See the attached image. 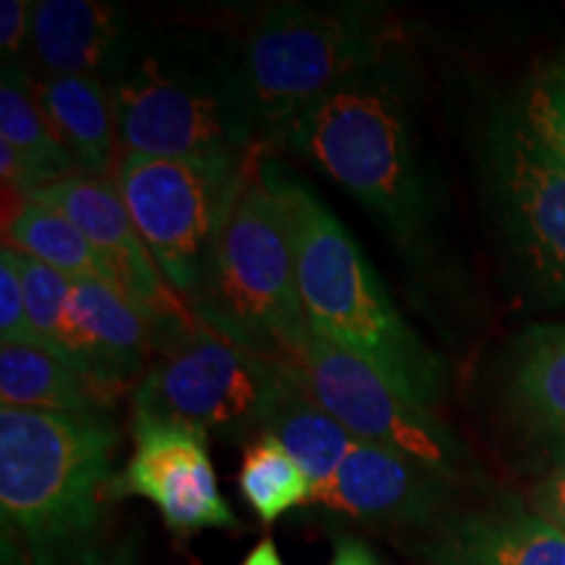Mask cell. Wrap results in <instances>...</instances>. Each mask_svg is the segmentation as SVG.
I'll use <instances>...</instances> for the list:
<instances>
[{
  "instance_id": "19",
  "label": "cell",
  "mask_w": 565,
  "mask_h": 565,
  "mask_svg": "<svg viewBox=\"0 0 565 565\" xmlns=\"http://www.w3.org/2000/svg\"><path fill=\"white\" fill-rule=\"evenodd\" d=\"M437 565H565V532L540 513L469 519L433 550Z\"/></svg>"
},
{
  "instance_id": "8",
  "label": "cell",
  "mask_w": 565,
  "mask_h": 565,
  "mask_svg": "<svg viewBox=\"0 0 565 565\" xmlns=\"http://www.w3.org/2000/svg\"><path fill=\"white\" fill-rule=\"evenodd\" d=\"M244 168L246 162L152 154H124L118 162L113 183L162 278L183 301L200 286L212 242L244 181Z\"/></svg>"
},
{
  "instance_id": "28",
  "label": "cell",
  "mask_w": 565,
  "mask_h": 565,
  "mask_svg": "<svg viewBox=\"0 0 565 565\" xmlns=\"http://www.w3.org/2000/svg\"><path fill=\"white\" fill-rule=\"evenodd\" d=\"M534 513L545 515L565 532V463L555 466L534 490Z\"/></svg>"
},
{
  "instance_id": "29",
  "label": "cell",
  "mask_w": 565,
  "mask_h": 565,
  "mask_svg": "<svg viewBox=\"0 0 565 565\" xmlns=\"http://www.w3.org/2000/svg\"><path fill=\"white\" fill-rule=\"evenodd\" d=\"M330 565H377V557H374V553L364 542L345 540L343 536V540H338L333 563Z\"/></svg>"
},
{
  "instance_id": "23",
  "label": "cell",
  "mask_w": 565,
  "mask_h": 565,
  "mask_svg": "<svg viewBox=\"0 0 565 565\" xmlns=\"http://www.w3.org/2000/svg\"><path fill=\"white\" fill-rule=\"evenodd\" d=\"M238 487L252 511L273 524L296 505H307L312 482L273 435H257L246 445Z\"/></svg>"
},
{
  "instance_id": "10",
  "label": "cell",
  "mask_w": 565,
  "mask_h": 565,
  "mask_svg": "<svg viewBox=\"0 0 565 565\" xmlns=\"http://www.w3.org/2000/svg\"><path fill=\"white\" fill-rule=\"evenodd\" d=\"M291 366L317 404L356 440L412 458L440 477L450 475L458 448L445 424L351 351L312 333Z\"/></svg>"
},
{
  "instance_id": "3",
  "label": "cell",
  "mask_w": 565,
  "mask_h": 565,
  "mask_svg": "<svg viewBox=\"0 0 565 565\" xmlns=\"http://www.w3.org/2000/svg\"><path fill=\"white\" fill-rule=\"evenodd\" d=\"M282 145L377 215L408 252L424 242L433 196L416 141L412 71L398 47L315 103Z\"/></svg>"
},
{
  "instance_id": "25",
  "label": "cell",
  "mask_w": 565,
  "mask_h": 565,
  "mask_svg": "<svg viewBox=\"0 0 565 565\" xmlns=\"http://www.w3.org/2000/svg\"><path fill=\"white\" fill-rule=\"evenodd\" d=\"M521 113L550 150L565 162V47L536 71Z\"/></svg>"
},
{
  "instance_id": "11",
  "label": "cell",
  "mask_w": 565,
  "mask_h": 565,
  "mask_svg": "<svg viewBox=\"0 0 565 565\" xmlns=\"http://www.w3.org/2000/svg\"><path fill=\"white\" fill-rule=\"evenodd\" d=\"M145 498L179 534L238 529L217 487L207 435L181 422L134 414V454L110 479L108 500Z\"/></svg>"
},
{
  "instance_id": "20",
  "label": "cell",
  "mask_w": 565,
  "mask_h": 565,
  "mask_svg": "<svg viewBox=\"0 0 565 565\" xmlns=\"http://www.w3.org/2000/svg\"><path fill=\"white\" fill-rule=\"evenodd\" d=\"M113 395L53 353L30 345L0 349V404L45 414H110Z\"/></svg>"
},
{
  "instance_id": "18",
  "label": "cell",
  "mask_w": 565,
  "mask_h": 565,
  "mask_svg": "<svg viewBox=\"0 0 565 565\" xmlns=\"http://www.w3.org/2000/svg\"><path fill=\"white\" fill-rule=\"evenodd\" d=\"M38 95L79 175L116 179L121 145L105 82L97 76H42Z\"/></svg>"
},
{
  "instance_id": "12",
  "label": "cell",
  "mask_w": 565,
  "mask_h": 565,
  "mask_svg": "<svg viewBox=\"0 0 565 565\" xmlns=\"http://www.w3.org/2000/svg\"><path fill=\"white\" fill-rule=\"evenodd\" d=\"M30 200L58 210L87 236L110 270L118 291L154 324L158 343L196 322L192 307L179 299V294L162 278L160 267L154 265L116 183L76 173L32 194Z\"/></svg>"
},
{
  "instance_id": "26",
  "label": "cell",
  "mask_w": 565,
  "mask_h": 565,
  "mask_svg": "<svg viewBox=\"0 0 565 565\" xmlns=\"http://www.w3.org/2000/svg\"><path fill=\"white\" fill-rule=\"evenodd\" d=\"M0 341L3 345L40 349V338L30 322V312H26L24 288H21L19 265L11 246H3L0 252Z\"/></svg>"
},
{
  "instance_id": "24",
  "label": "cell",
  "mask_w": 565,
  "mask_h": 565,
  "mask_svg": "<svg viewBox=\"0 0 565 565\" xmlns=\"http://www.w3.org/2000/svg\"><path fill=\"white\" fill-rule=\"evenodd\" d=\"M13 257H17L26 312H30V322L40 338V349L53 353L55 359H61L58 333L63 309H66L68 301L71 280L63 278L61 273H55L53 267L42 265L38 259L26 257V254L17 249H13Z\"/></svg>"
},
{
  "instance_id": "16",
  "label": "cell",
  "mask_w": 565,
  "mask_h": 565,
  "mask_svg": "<svg viewBox=\"0 0 565 565\" xmlns=\"http://www.w3.org/2000/svg\"><path fill=\"white\" fill-rule=\"evenodd\" d=\"M508 408L542 454L565 463V324H540L513 345Z\"/></svg>"
},
{
  "instance_id": "14",
  "label": "cell",
  "mask_w": 565,
  "mask_h": 565,
  "mask_svg": "<svg viewBox=\"0 0 565 565\" xmlns=\"http://www.w3.org/2000/svg\"><path fill=\"white\" fill-rule=\"evenodd\" d=\"M443 479L412 458L356 440L335 475L312 490L307 505L364 524L419 526L440 511Z\"/></svg>"
},
{
  "instance_id": "22",
  "label": "cell",
  "mask_w": 565,
  "mask_h": 565,
  "mask_svg": "<svg viewBox=\"0 0 565 565\" xmlns=\"http://www.w3.org/2000/svg\"><path fill=\"white\" fill-rule=\"evenodd\" d=\"M6 246L53 267L71 282L103 280L116 288L110 270L87 236L66 215L38 200L17 204L13 215L6 221Z\"/></svg>"
},
{
  "instance_id": "21",
  "label": "cell",
  "mask_w": 565,
  "mask_h": 565,
  "mask_svg": "<svg viewBox=\"0 0 565 565\" xmlns=\"http://www.w3.org/2000/svg\"><path fill=\"white\" fill-rule=\"evenodd\" d=\"M0 141L19 154L30 196L76 175L74 160L55 137L40 105L32 74L21 61L3 63L0 76Z\"/></svg>"
},
{
  "instance_id": "2",
  "label": "cell",
  "mask_w": 565,
  "mask_h": 565,
  "mask_svg": "<svg viewBox=\"0 0 565 565\" xmlns=\"http://www.w3.org/2000/svg\"><path fill=\"white\" fill-rule=\"evenodd\" d=\"M259 173L278 196L291 236L309 328L377 370L406 398L433 406L443 364L401 317L362 246L299 175L259 147Z\"/></svg>"
},
{
  "instance_id": "31",
  "label": "cell",
  "mask_w": 565,
  "mask_h": 565,
  "mask_svg": "<svg viewBox=\"0 0 565 565\" xmlns=\"http://www.w3.org/2000/svg\"><path fill=\"white\" fill-rule=\"evenodd\" d=\"M242 565H282L278 547H275L273 540H263L257 547L246 555V561Z\"/></svg>"
},
{
  "instance_id": "30",
  "label": "cell",
  "mask_w": 565,
  "mask_h": 565,
  "mask_svg": "<svg viewBox=\"0 0 565 565\" xmlns=\"http://www.w3.org/2000/svg\"><path fill=\"white\" fill-rule=\"evenodd\" d=\"M0 553H3V565H32L30 555L21 542L17 540V534H11L9 529H3V540H0Z\"/></svg>"
},
{
  "instance_id": "5",
  "label": "cell",
  "mask_w": 565,
  "mask_h": 565,
  "mask_svg": "<svg viewBox=\"0 0 565 565\" xmlns=\"http://www.w3.org/2000/svg\"><path fill=\"white\" fill-rule=\"evenodd\" d=\"M186 303L215 333L259 359L296 364L312 338L286 217L259 173V147L246 160L242 186Z\"/></svg>"
},
{
  "instance_id": "15",
  "label": "cell",
  "mask_w": 565,
  "mask_h": 565,
  "mask_svg": "<svg viewBox=\"0 0 565 565\" xmlns=\"http://www.w3.org/2000/svg\"><path fill=\"white\" fill-rule=\"evenodd\" d=\"M129 13L89 0L34 3L30 47L45 76H97L105 79L129 42Z\"/></svg>"
},
{
  "instance_id": "1",
  "label": "cell",
  "mask_w": 565,
  "mask_h": 565,
  "mask_svg": "<svg viewBox=\"0 0 565 565\" xmlns=\"http://www.w3.org/2000/svg\"><path fill=\"white\" fill-rule=\"evenodd\" d=\"M124 154L246 162L257 131L242 53L204 32H131L105 74Z\"/></svg>"
},
{
  "instance_id": "9",
  "label": "cell",
  "mask_w": 565,
  "mask_h": 565,
  "mask_svg": "<svg viewBox=\"0 0 565 565\" xmlns=\"http://www.w3.org/2000/svg\"><path fill=\"white\" fill-rule=\"evenodd\" d=\"M273 370V359L238 349L196 317L154 349L134 391V414L189 424L204 435L263 433Z\"/></svg>"
},
{
  "instance_id": "27",
  "label": "cell",
  "mask_w": 565,
  "mask_h": 565,
  "mask_svg": "<svg viewBox=\"0 0 565 565\" xmlns=\"http://www.w3.org/2000/svg\"><path fill=\"white\" fill-rule=\"evenodd\" d=\"M34 3L30 0H3L0 3V51L3 63L19 61L32 38Z\"/></svg>"
},
{
  "instance_id": "7",
  "label": "cell",
  "mask_w": 565,
  "mask_h": 565,
  "mask_svg": "<svg viewBox=\"0 0 565 565\" xmlns=\"http://www.w3.org/2000/svg\"><path fill=\"white\" fill-rule=\"evenodd\" d=\"M484 183L515 278L536 301L565 307V162L521 110L494 118Z\"/></svg>"
},
{
  "instance_id": "6",
  "label": "cell",
  "mask_w": 565,
  "mask_h": 565,
  "mask_svg": "<svg viewBox=\"0 0 565 565\" xmlns=\"http://www.w3.org/2000/svg\"><path fill=\"white\" fill-rule=\"evenodd\" d=\"M395 47L387 13L370 6L267 9L238 47L257 147H280L315 103Z\"/></svg>"
},
{
  "instance_id": "4",
  "label": "cell",
  "mask_w": 565,
  "mask_h": 565,
  "mask_svg": "<svg viewBox=\"0 0 565 565\" xmlns=\"http://www.w3.org/2000/svg\"><path fill=\"white\" fill-rule=\"evenodd\" d=\"M121 433L110 414L0 408V511L32 565H97Z\"/></svg>"
},
{
  "instance_id": "17",
  "label": "cell",
  "mask_w": 565,
  "mask_h": 565,
  "mask_svg": "<svg viewBox=\"0 0 565 565\" xmlns=\"http://www.w3.org/2000/svg\"><path fill=\"white\" fill-rule=\"evenodd\" d=\"M263 433L273 435L294 456L312 482V490L335 475L356 445V437L317 404L288 362H275L263 408Z\"/></svg>"
},
{
  "instance_id": "13",
  "label": "cell",
  "mask_w": 565,
  "mask_h": 565,
  "mask_svg": "<svg viewBox=\"0 0 565 565\" xmlns=\"http://www.w3.org/2000/svg\"><path fill=\"white\" fill-rule=\"evenodd\" d=\"M154 343V324L118 288L103 280L71 282L58 333L63 364L116 393L139 383Z\"/></svg>"
}]
</instances>
